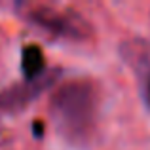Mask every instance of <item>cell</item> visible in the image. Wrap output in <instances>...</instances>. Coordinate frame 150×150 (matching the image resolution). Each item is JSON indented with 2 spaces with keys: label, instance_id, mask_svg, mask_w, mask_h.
I'll list each match as a JSON object with an SVG mask.
<instances>
[{
  "label": "cell",
  "instance_id": "cell-1",
  "mask_svg": "<svg viewBox=\"0 0 150 150\" xmlns=\"http://www.w3.org/2000/svg\"><path fill=\"white\" fill-rule=\"evenodd\" d=\"M97 91L89 82H70L55 91L50 114L55 127L67 139H82L89 133L95 120Z\"/></svg>",
  "mask_w": 150,
  "mask_h": 150
},
{
  "label": "cell",
  "instance_id": "cell-3",
  "mask_svg": "<svg viewBox=\"0 0 150 150\" xmlns=\"http://www.w3.org/2000/svg\"><path fill=\"white\" fill-rule=\"evenodd\" d=\"M30 21H34L36 25L44 27V29L51 30V33H59V34H67V36H80V25L74 21H70L69 15L63 13H55V11L44 10V11H34L30 13Z\"/></svg>",
  "mask_w": 150,
  "mask_h": 150
},
{
  "label": "cell",
  "instance_id": "cell-4",
  "mask_svg": "<svg viewBox=\"0 0 150 150\" xmlns=\"http://www.w3.org/2000/svg\"><path fill=\"white\" fill-rule=\"evenodd\" d=\"M144 99H146L148 106H150V76H148V80H146V86H144Z\"/></svg>",
  "mask_w": 150,
  "mask_h": 150
},
{
  "label": "cell",
  "instance_id": "cell-2",
  "mask_svg": "<svg viewBox=\"0 0 150 150\" xmlns=\"http://www.w3.org/2000/svg\"><path fill=\"white\" fill-rule=\"evenodd\" d=\"M57 74V70H48V72L36 74L23 84H17L2 91L0 93V112H15V110L25 108L30 101L38 99L46 89L55 84Z\"/></svg>",
  "mask_w": 150,
  "mask_h": 150
}]
</instances>
